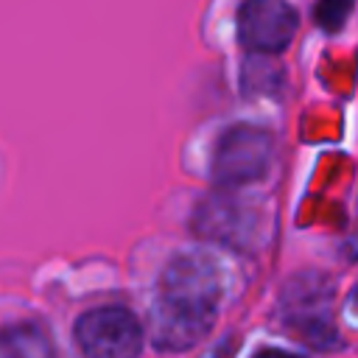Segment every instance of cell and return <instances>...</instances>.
<instances>
[{
  "mask_svg": "<svg viewBox=\"0 0 358 358\" xmlns=\"http://www.w3.org/2000/svg\"><path fill=\"white\" fill-rule=\"evenodd\" d=\"M271 157V137L257 126H232L215 151L213 176L221 187H243L260 179L268 168Z\"/></svg>",
  "mask_w": 358,
  "mask_h": 358,
  "instance_id": "3",
  "label": "cell"
},
{
  "mask_svg": "<svg viewBox=\"0 0 358 358\" xmlns=\"http://www.w3.org/2000/svg\"><path fill=\"white\" fill-rule=\"evenodd\" d=\"M76 341L84 358H137L143 347V327L131 310L103 305L87 310L76 322Z\"/></svg>",
  "mask_w": 358,
  "mask_h": 358,
  "instance_id": "2",
  "label": "cell"
},
{
  "mask_svg": "<svg viewBox=\"0 0 358 358\" xmlns=\"http://www.w3.org/2000/svg\"><path fill=\"white\" fill-rule=\"evenodd\" d=\"M0 358H53V344L42 327L14 324L0 330Z\"/></svg>",
  "mask_w": 358,
  "mask_h": 358,
  "instance_id": "6",
  "label": "cell"
},
{
  "mask_svg": "<svg viewBox=\"0 0 358 358\" xmlns=\"http://www.w3.org/2000/svg\"><path fill=\"white\" fill-rule=\"evenodd\" d=\"M255 358H299V355H294V352H285V350H260Z\"/></svg>",
  "mask_w": 358,
  "mask_h": 358,
  "instance_id": "8",
  "label": "cell"
},
{
  "mask_svg": "<svg viewBox=\"0 0 358 358\" xmlns=\"http://www.w3.org/2000/svg\"><path fill=\"white\" fill-rule=\"evenodd\" d=\"M257 213L238 196L218 193L199 204L196 213V229L204 238L232 243V246H246V241L257 232Z\"/></svg>",
  "mask_w": 358,
  "mask_h": 358,
  "instance_id": "5",
  "label": "cell"
},
{
  "mask_svg": "<svg viewBox=\"0 0 358 358\" xmlns=\"http://www.w3.org/2000/svg\"><path fill=\"white\" fill-rule=\"evenodd\" d=\"M336 8H341V11H347V8H350V3H344V6H338V0H336ZM322 11H324V14H319V17L324 20V25H327V28H336V25H341V17H327V14H330V11H327V6H322Z\"/></svg>",
  "mask_w": 358,
  "mask_h": 358,
  "instance_id": "7",
  "label": "cell"
},
{
  "mask_svg": "<svg viewBox=\"0 0 358 358\" xmlns=\"http://www.w3.org/2000/svg\"><path fill=\"white\" fill-rule=\"evenodd\" d=\"M296 11L285 0H246L238 11L241 42L255 53H277L296 34Z\"/></svg>",
  "mask_w": 358,
  "mask_h": 358,
  "instance_id": "4",
  "label": "cell"
},
{
  "mask_svg": "<svg viewBox=\"0 0 358 358\" xmlns=\"http://www.w3.org/2000/svg\"><path fill=\"white\" fill-rule=\"evenodd\" d=\"M224 299V280L207 255H182L162 271L151 310L154 341L162 350H187L213 327Z\"/></svg>",
  "mask_w": 358,
  "mask_h": 358,
  "instance_id": "1",
  "label": "cell"
}]
</instances>
